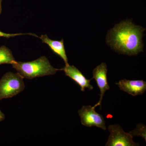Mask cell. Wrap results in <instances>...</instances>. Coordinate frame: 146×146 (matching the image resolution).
Returning <instances> with one entry per match:
<instances>
[{
	"mask_svg": "<svg viewBox=\"0 0 146 146\" xmlns=\"http://www.w3.org/2000/svg\"><path fill=\"white\" fill-rule=\"evenodd\" d=\"M3 0H0V15L2 12V2Z\"/></svg>",
	"mask_w": 146,
	"mask_h": 146,
	"instance_id": "14",
	"label": "cell"
},
{
	"mask_svg": "<svg viewBox=\"0 0 146 146\" xmlns=\"http://www.w3.org/2000/svg\"><path fill=\"white\" fill-rule=\"evenodd\" d=\"M60 70L64 71L66 76L77 83L80 86L81 91H84L86 88L90 90L94 89L93 86L90 84L91 80L86 79L82 73L74 65L69 64L65 65L64 68L60 69Z\"/></svg>",
	"mask_w": 146,
	"mask_h": 146,
	"instance_id": "7",
	"label": "cell"
},
{
	"mask_svg": "<svg viewBox=\"0 0 146 146\" xmlns=\"http://www.w3.org/2000/svg\"><path fill=\"white\" fill-rule=\"evenodd\" d=\"M39 38L43 43L47 44L53 52L60 56L65 62V65H68V58L64 47V41H54L49 39L46 35H41Z\"/></svg>",
	"mask_w": 146,
	"mask_h": 146,
	"instance_id": "9",
	"label": "cell"
},
{
	"mask_svg": "<svg viewBox=\"0 0 146 146\" xmlns=\"http://www.w3.org/2000/svg\"><path fill=\"white\" fill-rule=\"evenodd\" d=\"M5 119V116L0 110V122L3 121Z\"/></svg>",
	"mask_w": 146,
	"mask_h": 146,
	"instance_id": "13",
	"label": "cell"
},
{
	"mask_svg": "<svg viewBox=\"0 0 146 146\" xmlns=\"http://www.w3.org/2000/svg\"><path fill=\"white\" fill-rule=\"evenodd\" d=\"M110 135L105 145L106 146H138L133 141V137L129 133L123 130L119 125H113L108 126Z\"/></svg>",
	"mask_w": 146,
	"mask_h": 146,
	"instance_id": "4",
	"label": "cell"
},
{
	"mask_svg": "<svg viewBox=\"0 0 146 146\" xmlns=\"http://www.w3.org/2000/svg\"><path fill=\"white\" fill-rule=\"evenodd\" d=\"M33 35V36H36V35L32 34V33H26V34H23V33H15V34H9V33H5L3 32L0 31V37H4L7 38H9L10 37H13L18 35Z\"/></svg>",
	"mask_w": 146,
	"mask_h": 146,
	"instance_id": "12",
	"label": "cell"
},
{
	"mask_svg": "<svg viewBox=\"0 0 146 146\" xmlns=\"http://www.w3.org/2000/svg\"><path fill=\"white\" fill-rule=\"evenodd\" d=\"M107 65L104 63H102L97 66L93 71L92 78L94 79L96 81L97 85L100 91L99 101L94 106L95 108L101 105L105 93L110 89L107 81Z\"/></svg>",
	"mask_w": 146,
	"mask_h": 146,
	"instance_id": "6",
	"label": "cell"
},
{
	"mask_svg": "<svg viewBox=\"0 0 146 146\" xmlns=\"http://www.w3.org/2000/svg\"><path fill=\"white\" fill-rule=\"evenodd\" d=\"M129 133L133 137L136 136H141L146 141V126L143 124L137 125L136 128Z\"/></svg>",
	"mask_w": 146,
	"mask_h": 146,
	"instance_id": "11",
	"label": "cell"
},
{
	"mask_svg": "<svg viewBox=\"0 0 146 146\" xmlns=\"http://www.w3.org/2000/svg\"><path fill=\"white\" fill-rule=\"evenodd\" d=\"M23 78L18 73L9 72L4 75L0 80V101L12 98L23 91Z\"/></svg>",
	"mask_w": 146,
	"mask_h": 146,
	"instance_id": "3",
	"label": "cell"
},
{
	"mask_svg": "<svg viewBox=\"0 0 146 146\" xmlns=\"http://www.w3.org/2000/svg\"><path fill=\"white\" fill-rule=\"evenodd\" d=\"M14 69L23 78L31 79L44 76L52 75L60 69L54 68L46 56L27 62H17L12 64Z\"/></svg>",
	"mask_w": 146,
	"mask_h": 146,
	"instance_id": "2",
	"label": "cell"
},
{
	"mask_svg": "<svg viewBox=\"0 0 146 146\" xmlns=\"http://www.w3.org/2000/svg\"><path fill=\"white\" fill-rule=\"evenodd\" d=\"M16 62L10 50L5 46L0 47V65L13 64Z\"/></svg>",
	"mask_w": 146,
	"mask_h": 146,
	"instance_id": "10",
	"label": "cell"
},
{
	"mask_svg": "<svg viewBox=\"0 0 146 146\" xmlns=\"http://www.w3.org/2000/svg\"><path fill=\"white\" fill-rule=\"evenodd\" d=\"M145 30L130 21H122L109 31L106 41L117 52L129 55H136L143 51L142 37Z\"/></svg>",
	"mask_w": 146,
	"mask_h": 146,
	"instance_id": "1",
	"label": "cell"
},
{
	"mask_svg": "<svg viewBox=\"0 0 146 146\" xmlns=\"http://www.w3.org/2000/svg\"><path fill=\"white\" fill-rule=\"evenodd\" d=\"M94 106H84L78 110L82 124L87 127L95 126L106 130L104 118L96 112Z\"/></svg>",
	"mask_w": 146,
	"mask_h": 146,
	"instance_id": "5",
	"label": "cell"
},
{
	"mask_svg": "<svg viewBox=\"0 0 146 146\" xmlns=\"http://www.w3.org/2000/svg\"><path fill=\"white\" fill-rule=\"evenodd\" d=\"M120 90L133 96L142 95L146 90V82L143 80H122L116 84Z\"/></svg>",
	"mask_w": 146,
	"mask_h": 146,
	"instance_id": "8",
	"label": "cell"
}]
</instances>
